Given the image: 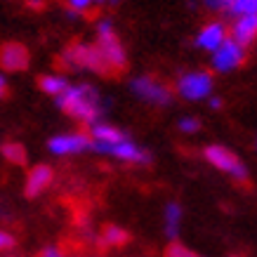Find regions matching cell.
Returning a JSON list of instances; mask_svg holds the SVG:
<instances>
[{
  "mask_svg": "<svg viewBox=\"0 0 257 257\" xmlns=\"http://www.w3.org/2000/svg\"><path fill=\"white\" fill-rule=\"evenodd\" d=\"M229 15H234L236 19L238 17H250V15H257V0H234L229 10Z\"/></svg>",
  "mask_w": 257,
  "mask_h": 257,
  "instance_id": "e0dca14e",
  "label": "cell"
},
{
  "mask_svg": "<svg viewBox=\"0 0 257 257\" xmlns=\"http://www.w3.org/2000/svg\"><path fill=\"white\" fill-rule=\"evenodd\" d=\"M231 3H234V0H203V5L208 10H215V12H226Z\"/></svg>",
  "mask_w": 257,
  "mask_h": 257,
  "instance_id": "44dd1931",
  "label": "cell"
},
{
  "mask_svg": "<svg viewBox=\"0 0 257 257\" xmlns=\"http://www.w3.org/2000/svg\"><path fill=\"white\" fill-rule=\"evenodd\" d=\"M10 248H15V236L10 231H5V229H0V252Z\"/></svg>",
  "mask_w": 257,
  "mask_h": 257,
  "instance_id": "603a6c76",
  "label": "cell"
},
{
  "mask_svg": "<svg viewBox=\"0 0 257 257\" xmlns=\"http://www.w3.org/2000/svg\"><path fill=\"white\" fill-rule=\"evenodd\" d=\"M0 66L5 71H24L29 66V52L19 43H5L0 47Z\"/></svg>",
  "mask_w": 257,
  "mask_h": 257,
  "instance_id": "8fae6325",
  "label": "cell"
},
{
  "mask_svg": "<svg viewBox=\"0 0 257 257\" xmlns=\"http://www.w3.org/2000/svg\"><path fill=\"white\" fill-rule=\"evenodd\" d=\"M47 147L57 156H71V154H80L85 149H92V140L85 133H69V135H57L47 142Z\"/></svg>",
  "mask_w": 257,
  "mask_h": 257,
  "instance_id": "ba28073f",
  "label": "cell"
},
{
  "mask_svg": "<svg viewBox=\"0 0 257 257\" xmlns=\"http://www.w3.org/2000/svg\"><path fill=\"white\" fill-rule=\"evenodd\" d=\"M62 62L71 69H87V71H106V64L101 59V52L97 45H87V43H73L66 47Z\"/></svg>",
  "mask_w": 257,
  "mask_h": 257,
  "instance_id": "3957f363",
  "label": "cell"
},
{
  "mask_svg": "<svg viewBox=\"0 0 257 257\" xmlns=\"http://www.w3.org/2000/svg\"><path fill=\"white\" fill-rule=\"evenodd\" d=\"M97 47L101 52V59L106 64V69H125L127 66V55L125 47L120 45L116 31H113V22L111 19H99L97 22Z\"/></svg>",
  "mask_w": 257,
  "mask_h": 257,
  "instance_id": "7a4b0ae2",
  "label": "cell"
},
{
  "mask_svg": "<svg viewBox=\"0 0 257 257\" xmlns=\"http://www.w3.org/2000/svg\"><path fill=\"white\" fill-rule=\"evenodd\" d=\"M177 92L189 101L208 99L212 92V76L205 71H189L177 80Z\"/></svg>",
  "mask_w": 257,
  "mask_h": 257,
  "instance_id": "5b68a950",
  "label": "cell"
},
{
  "mask_svg": "<svg viewBox=\"0 0 257 257\" xmlns=\"http://www.w3.org/2000/svg\"><path fill=\"white\" fill-rule=\"evenodd\" d=\"M210 106L212 109H219V106H222V99H219V97H210Z\"/></svg>",
  "mask_w": 257,
  "mask_h": 257,
  "instance_id": "d4e9b609",
  "label": "cell"
},
{
  "mask_svg": "<svg viewBox=\"0 0 257 257\" xmlns=\"http://www.w3.org/2000/svg\"><path fill=\"white\" fill-rule=\"evenodd\" d=\"M163 257H203V255H198V252H194V250H189L187 245H182V243L175 241L165 248Z\"/></svg>",
  "mask_w": 257,
  "mask_h": 257,
  "instance_id": "d6986e66",
  "label": "cell"
},
{
  "mask_svg": "<svg viewBox=\"0 0 257 257\" xmlns=\"http://www.w3.org/2000/svg\"><path fill=\"white\" fill-rule=\"evenodd\" d=\"M40 257H66V255H64V252L57 248V245H47V248L40 252Z\"/></svg>",
  "mask_w": 257,
  "mask_h": 257,
  "instance_id": "cb8c5ba5",
  "label": "cell"
},
{
  "mask_svg": "<svg viewBox=\"0 0 257 257\" xmlns=\"http://www.w3.org/2000/svg\"><path fill=\"white\" fill-rule=\"evenodd\" d=\"M203 156H205V161L210 165H215L217 170L226 172L229 177L238 179V182H245L248 179V168L241 163V158L236 156V154H231L229 149L219 147V144H212V147H208L205 151H203Z\"/></svg>",
  "mask_w": 257,
  "mask_h": 257,
  "instance_id": "277c9868",
  "label": "cell"
},
{
  "mask_svg": "<svg viewBox=\"0 0 257 257\" xmlns=\"http://www.w3.org/2000/svg\"><path fill=\"white\" fill-rule=\"evenodd\" d=\"M94 3L99 5V3H104V0H66V5H69L73 12H85V10L92 8Z\"/></svg>",
  "mask_w": 257,
  "mask_h": 257,
  "instance_id": "ffe728a7",
  "label": "cell"
},
{
  "mask_svg": "<svg viewBox=\"0 0 257 257\" xmlns=\"http://www.w3.org/2000/svg\"><path fill=\"white\" fill-rule=\"evenodd\" d=\"M38 85L43 92L52 94V97H59V94L69 87V80L64 78V76H43V78L38 80Z\"/></svg>",
  "mask_w": 257,
  "mask_h": 257,
  "instance_id": "2e32d148",
  "label": "cell"
},
{
  "mask_svg": "<svg viewBox=\"0 0 257 257\" xmlns=\"http://www.w3.org/2000/svg\"><path fill=\"white\" fill-rule=\"evenodd\" d=\"M3 158L10 161V163H15V165H24L26 151H24L22 144H5V147H3Z\"/></svg>",
  "mask_w": 257,
  "mask_h": 257,
  "instance_id": "ac0fdd59",
  "label": "cell"
},
{
  "mask_svg": "<svg viewBox=\"0 0 257 257\" xmlns=\"http://www.w3.org/2000/svg\"><path fill=\"white\" fill-rule=\"evenodd\" d=\"M231 40L238 43L241 47H248L250 43L257 40V15L238 17L231 26Z\"/></svg>",
  "mask_w": 257,
  "mask_h": 257,
  "instance_id": "4fadbf2b",
  "label": "cell"
},
{
  "mask_svg": "<svg viewBox=\"0 0 257 257\" xmlns=\"http://www.w3.org/2000/svg\"><path fill=\"white\" fill-rule=\"evenodd\" d=\"M99 154H106V156H113L118 161H125V163H135V165H147L151 163V154L147 149L137 147L135 142H130L125 137L123 142H118L113 147H106V149H99Z\"/></svg>",
  "mask_w": 257,
  "mask_h": 257,
  "instance_id": "9c48e42d",
  "label": "cell"
},
{
  "mask_svg": "<svg viewBox=\"0 0 257 257\" xmlns=\"http://www.w3.org/2000/svg\"><path fill=\"white\" fill-rule=\"evenodd\" d=\"M130 90H133L140 99L154 104V106H168L172 101V92L161 83V80L151 78V76H137L130 80Z\"/></svg>",
  "mask_w": 257,
  "mask_h": 257,
  "instance_id": "8992f818",
  "label": "cell"
},
{
  "mask_svg": "<svg viewBox=\"0 0 257 257\" xmlns=\"http://www.w3.org/2000/svg\"><path fill=\"white\" fill-rule=\"evenodd\" d=\"M130 241V236H127V231H125L123 226H116V224H109L104 226V231H101V243L104 245H125V243Z\"/></svg>",
  "mask_w": 257,
  "mask_h": 257,
  "instance_id": "9a60e30c",
  "label": "cell"
},
{
  "mask_svg": "<svg viewBox=\"0 0 257 257\" xmlns=\"http://www.w3.org/2000/svg\"><path fill=\"white\" fill-rule=\"evenodd\" d=\"M245 59V47H241L238 43H234L231 38H226L222 45L212 52V69L219 73H229L236 66H241Z\"/></svg>",
  "mask_w": 257,
  "mask_h": 257,
  "instance_id": "52a82bcc",
  "label": "cell"
},
{
  "mask_svg": "<svg viewBox=\"0 0 257 257\" xmlns=\"http://www.w3.org/2000/svg\"><path fill=\"white\" fill-rule=\"evenodd\" d=\"M198 127H201V120H198V118H182V120H179V130H184V133H196V130H198Z\"/></svg>",
  "mask_w": 257,
  "mask_h": 257,
  "instance_id": "7402d4cb",
  "label": "cell"
},
{
  "mask_svg": "<svg viewBox=\"0 0 257 257\" xmlns=\"http://www.w3.org/2000/svg\"><path fill=\"white\" fill-rule=\"evenodd\" d=\"M226 38H229V31H226L224 24L222 22H210L198 31V36H196L194 43H196V47H201V50H205V52H215Z\"/></svg>",
  "mask_w": 257,
  "mask_h": 257,
  "instance_id": "30bf717a",
  "label": "cell"
},
{
  "mask_svg": "<svg viewBox=\"0 0 257 257\" xmlns=\"http://www.w3.org/2000/svg\"><path fill=\"white\" fill-rule=\"evenodd\" d=\"M5 92H8V83H5V78L0 76V97H3Z\"/></svg>",
  "mask_w": 257,
  "mask_h": 257,
  "instance_id": "484cf974",
  "label": "cell"
},
{
  "mask_svg": "<svg viewBox=\"0 0 257 257\" xmlns=\"http://www.w3.org/2000/svg\"><path fill=\"white\" fill-rule=\"evenodd\" d=\"M52 179H55V172H52L50 165H36V168L29 172V177H26L24 191H26L29 198H36V196H40L50 184H52Z\"/></svg>",
  "mask_w": 257,
  "mask_h": 257,
  "instance_id": "7c38bea8",
  "label": "cell"
},
{
  "mask_svg": "<svg viewBox=\"0 0 257 257\" xmlns=\"http://www.w3.org/2000/svg\"><path fill=\"white\" fill-rule=\"evenodd\" d=\"M163 222H165V236L170 238V243H175L179 236V226H182V208H179V203L170 201L165 205Z\"/></svg>",
  "mask_w": 257,
  "mask_h": 257,
  "instance_id": "5bb4252c",
  "label": "cell"
},
{
  "mask_svg": "<svg viewBox=\"0 0 257 257\" xmlns=\"http://www.w3.org/2000/svg\"><path fill=\"white\" fill-rule=\"evenodd\" d=\"M57 104L69 116L78 118V120L87 123L90 127L94 123H99L101 113H104V104H101L99 94L90 85H69L57 97Z\"/></svg>",
  "mask_w": 257,
  "mask_h": 257,
  "instance_id": "6da1fadb",
  "label": "cell"
}]
</instances>
